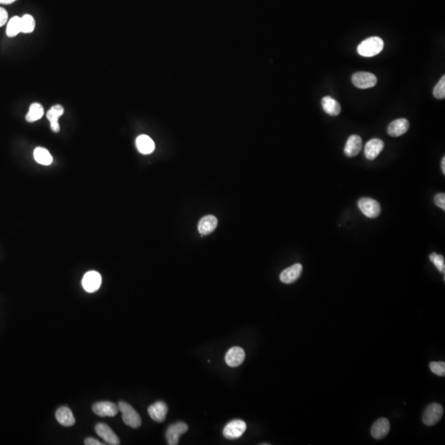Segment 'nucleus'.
<instances>
[{
    "label": "nucleus",
    "mask_w": 445,
    "mask_h": 445,
    "mask_svg": "<svg viewBox=\"0 0 445 445\" xmlns=\"http://www.w3.org/2000/svg\"><path fill=\"white\" fill-rule=\"evenodd\" d=\"M21 33V18L15 16L10 19V21L8 23L7 33L8 37H16L17 35H19Z\"/></svg>",
    "instance_id": "obj_25"
},
{
    "label": "nucleus",
    "mask_w": 445,
    "mask_h": 445,
    "mask_svg": "<svg viewBox=\"0 0 445 445\" xmlns=\"http://www.w3.org/2000/svg\"><path fill=\"white\" fill-rule=\"evenodd\" d=\"M390 430L389 420L386 418H380L373 424L371 434L374 438L381 439L388 435Z\"/></svg>",
    "instance_id": "obj_17"
},
{
    "label": "nucleus",
    "mask_w": 445,
    "mask_h": 445,
    "mask_svg": "<svg viewBox=\"0 0 445 445\" xmlns=\"http://www.w3.org/2000/svg\"><path fill=\"white\" fill-rule=\"evenodd\" d=\"M95 431L107 444L119 445L120 443L117 435L107 424L98 423L95 426Z\"/></svg>",
    "instance_id": "obj_10"
},
{
    "label": "nucleus",
    "mask_w": 445,
    "mask_h": 445,
    "mask_svg": "<svg viewBox=\"0 0 445 445\" xmlns=\"http://www.w3.org/2000/svg\"><path fill=\"white\" fill-rule=\"evenodd\" d=\"M136 146L138 151L143 155H150L155 149V142L148 135L142 134L137 138Z\"/></svg>",
    "instance_id": "obj_22"
},
{
    "label": "nucleus",
    "mask_w": 445,
    "mask_h": 445,
    "mask_svg": "<svg viewBox=\"0 0 445 445\" xmlns=\"http://www.w3.org/2000/svg\"><path fill=\"white\" fill-rule=\"evenodd\" d=\"M383 39L378 37H372L363 41L358 46L357 51L363 57H373L383 51Z\"/></svg>",
    "instance_id": "obj_1"
},
{
    "label": "nucleus",
    "mask_w": 445,
    "mask_h": 445,
    "mask_svg": "<svg viewBox=\"0 0 445 445\" xmlns=\"http://www.w3.org/2000/svg\"><path fill=\"white\" fill-rule=\"evenodd\" d=\"M245 352L243 349L238 346H234L228 350L225 355V362L232 368L239 366L244 361Z\"/></svg>",
    "instance_id": "obj_12"
},
{
    "label": "nucleus",
    "mask_w": 445,
    "mask_h": 445,
    "mask_svg": "<svg viewBox=\"0 0 445 445\" xmlns=\"http://www.w3.org/2000/svg\"><path fill=\"white\" fill-rule=\"evenodd\" d=\"M429 260H430L432 262L434 263V265H435L436 268L438 269L439 272L444 274L445 264L444 257H443V256H442V255H438V254L435 253V252H433V253L429 255Z\"/></svg>",
    "instance_id": "obj_27"
},
{
    "label": "nucleus",
    "mask_w": 445,
    "mask_h": 445,
    "mask_svg": "<svg viewBox=\"0 0 445 445\" xmlns=\"http://www.w3.org/2000/svg\"><path fill=\"white\" fill-rule=\"evenodd\" d=\"M410 123L405 118H400L390 123L388 133L390 136L399 137L405 134L409 129Z\"/></svg>",
    "instance_id": "obj_16"
},
{
    "label": "nucleus",
    "mask_w": 445,
    "mask_h": 445,
    "mask_svg": "<svg viewBox=\"0 0 445 445\" xmlns=\"http://www.w3.org/2000/svg\"><path fill=\"white\" fill-rule=\"evenodd\" d=\"M56 420L63 426H73L75 424V419L71 410L66 406H61L56 412Z\"/></svg>",
    "instance_id": "obj_20"
},
{
    "label": "nucleus",
    "mask_w": 445,
    "mask_h": 445,
    "mask_svg": "<svg viewBox=\"0 0 445 445\" xmlns=\"http://www.w3.org/2000/svg\"><path fill=\"white\" fill-rule=\"evenodd\" d=\"M434 97L437 99H443L445 97V77L443 75L436 84L433 91Z\"/></svg>",
    "instance_id": "obj_28"
},
{
    "label": "nucleus",
    "mask_w": 445,
    "mask_h": 445,
    "mask_svg": "<svg viewBox=\"0 0 445 445\" xmlns=\"http://www.w3.org/2000/svg\"><path fill=\"white\" fill-rule=\"evenodd\" d=\"M358 207L360 211L369 219H375L381 214L380 204L374 199L363 197L358 201Z\"/></svg>",
    "instance_id": "obj_3"
},
{
    "label": "nucleus",
    "mask_w": 445,
    "mask_h": 445,
    "mask_svg": "<svg viewBox=\"0 0 445 445\" xmlns=\"http://www.w3.org/2000/svg\"><path fill=\"white\" fill-rule=\"evenodd\" d=\"M36 26V22L33 16L29 14H26L21 18V33H33Z\"/></svg>",
    "instance_id": "obj_26"
},
{
    "label": "nucleus",
    "mask_w": 445,
    "mask_h": 445,
    "mask_svg": "<svg viewBox=\"0 0 445 445\" xmlns=\"http://www.w3.org/2000/svg\"><path fill=\"white\" fill-rule=\"evenodd\" d=\"M441 169H442L443 174H445V157H443L441 161Z\"/></svg>",
    "instance_id": "obj_34"
},
{
    "label": "nucleus",
    "mask_w": 445,
    "mask_h": 445,
    "mask_svg": "<svg viewBox=\"0 0 445 445\" xmlns=\"http://www.w3.org/2000/svg\"><path fill=\"white\" fill-rule=\"evenodd\" d=\"M188 430V425L184 422L171 424L166 431V438L169 445H177L179 438Z\"/></svg>",
    "instance_id": "obj_7"
},
{
    "label": "nucleus",
    "mask_w": 445,
    "mask_h": 445,
    "mask_svg": "<svg viewBox=\"0 0 445 445\" xmlns=\"http://www.w3.org/2000/svg\"><path fill=\"white\" fill-rule=\"evenodd\" d=\"M362 138L356 134H352L346 141L344 153L349 158L355 157L362 150Z\"/></svg>",
    "instance_id": "obj_13"
},
{
    "label": "nucleus",
    "mask_w": 445,
    "mask_h": 445,
    "mask_svg": "<svg viewBox=\"0 0 445 445\" xmlns=\"http://www.w3.org/2000/svg\"><path fill=\"white\" fill-rule=\"evenodd\" d=\"M34 159L38 164L45 165V166L51 165L53 162V158L48 150L42 148V147H37L34 150Z\"/></svg>",
    "instance_id": "obj_23"
},
{
    "label": "nucleus",
    "mask_w": 445,
    "mask_h": 445,
    "mask_svg": "<svg viewBox=\"0 0 445 445\" xmlns=\"http://www.w3.org/2000/svg\"><path fill=\"white\" fill-rule=\"evenodd\" d=\"M84 443L86 445H102L103 443H101L99 441L97 440V439H95L93 438H86L85 441H84Z\"/></svg>",
    "instance_id": "obj_32"
},
{
    "label": "nucleus",
    "mask_w": 445,
    "mask_h": 445,
    "mask_svg": "<svg viewBox=\"0 0 445 445\" xmlns=\"http://www.w3.org/2000/svg\"><path fill=\"white\" fill-rule=\"evenodd\" d=\"M352 83L360 89L373 88L378 83L377 77L369 72H358L352 76Z\"/></svg>",
    "instance_id": "obj_5"
},
{
    "label": "nucleus",
    "mask_w": 445,
    "mask_h": 445,
    "mask_svg": "<svg viewBox=\"0 0 445 445\" xmlns=\"http://www.w3.org/2000/svg\"><path fill=\"white\" fill-rule=\"evenodd\" d=\"M302 271L303 265L297 263L283 270L279 275V279L284 284H292L300 278Z\"/></svg>",
    "instance_id": "obj_14"
},
{
    "label": "nucleus",
    "mask_w": 445,
    "mask_h": 445,
    "mask_svg": "<svg viewBox=\"0 0 445 445\" xmlns=\"http://www.w3.org/2000/svg\"><path fill=\"white\" fill-rule=\"evenodd\" d=\"M15 1L16 0H0V4L1 5H10V4H13Z\"/></svg>",
    "instance_id": "obj_33"
},
{
    "label": "nucleus",
    "mask_w": 445,
    "mask_h": 445,
    "mask_svg": "<svg viewBox=\"0 0 445 445\" xmlns=\"http://www.w3.org/2000/svg\"><path fill=\"white\" fill-rule=\"evenodd\" d=\"M44 115V108L40 103L35 102L29 107L28 113L26 115V120L28 122H34L40 120Z\"/></svg>",
    "instance_id": "obj_24"
},
{
    "label": "nucleus",
    "mask_w": 445,
    "mask_h": 445,
    "mask_svg": "<svg viewBox=\"0 0 445 445\" xmlns=\"http://www.w3.org/2000/svg\"><path fill=\"white\" fill-rule=\"evenodd\" d=\"M434 204L438 207L440 208L443 210H445V194L444 193H439L436 195L434 198Z\"/></svg>",
    "instance_id": "obj_30"
},
{
    "label": "nucleus",
    "mask_w": 445,
    "mask_h": 445,
    "mask_svg": "<svg viewBox=\"0 0 445 445\" xmlns=\"http://www.w3.org/2000/svg\"><path fill=\"white\" fill-rule=\"evenodd\" d=\"M8 13L5 9L0 8V28L5 25V23L8 21Z\"/></svg>",
    "instance_id": "obj_31"
},
{
    "label": "nucleus",
    "mask_w": 445,
    "mask_h": 445,
    "mask_svg": "<svg viewBox=\"0 0 445 445\" xmlns=\"http://www.w3.org/2000/svg\"><path fill=\"white\" fill-rule=\"evenodd\" d=\"M443 415V406L440 404L432 403L427 406L423 414L422 420L427 426H432L441 420Z\"/></svg>",
    "instance_id": "obj_4"
},
{
    "label": "nucleus",
    "mask_w": 445,
    "mask_h": 445,
    "mask_svg": "<svg viewBox=\"0 0 445 445\" xmlns=\"http://www.w3.org/2000/svg\"><path fill=\"white\" fill-rule=\"evenodd\" d=\"M218 226L217 218L214 215H206L199 221L198 230L201 235L210 234Z\"/></svg>",
    "instance_id": "obj_18"
},
{
    "label": "nucleus",
    "mask_w": 445,
    "mask_h": 445,
    "mask_svg": "<svg viewBox=\"0 0 445 445\" xmlns=\"http://www.w3.org/2000/svg\"><path fill=\"white\" fill-rule=\"evenodd\" d=\"M384 148V143L379 138H372L367 142L365 147V155L367 160H374L378 157Z\"/></svg>",
    "instance_id": "obj_15"
},
{
    "label": "nucleus",
    "mask_w": 445,
    "mask_h": 445,
    "mask_svg": "<svg viewBox=\"0 0 445 445\" xmlns=\"http://www.w3.org/2000/svg\"><path fill=\"white\" fill-rule=\"evenodd\" d=\"M429 369L438 376L443 377L445 375V363L443 361L430 363Z\"/></svg>",
    "instance_id": "obj_29"
},
{
    "label": "nucleus",
    "mask_w": 445,
    "mask_h": 445,
    "mask_svg": "<svg viewBox=\"0 0 445 445\" xmlns=\"http://www.w3.org/2000/svg\"><path fill=\"white\" fill-rule=\"evenodd\" d=\"M102 284V276L99 273L91 270L86 273L82 280V284L84 289L88 293H93L98 290Z\"/></svg>",
    "instance_id": "obj_8"
},
{
    "label": "nucleus",
    "mask_w": 445,
    "mask_h": 445,
    "mask_svg": "<svg viewBox=\"0 0 445 445\" xmlns=\"http://www.w3.org/2000/svg\"><path fill=\"white\" fill-rule=\"evenodd\" d=\"M118 408L122 414V420L126 425L131 427L133 429H137L140 427L141 418L135 410L129 404L125 401H120L118 404Z\"/></svg>",
    "instance_id": "obj_2"
},
{
    "label": "nucleus",
    "mask_w": 445,
    "mask_h": 445,
    "mask_svg": "<svg viewBox=\"0 0 445 445\" xmlns=\"http://www.w3.org/2000/svg\"><path fill=\"white\" fill-rule=\"evenodd\" d=\"M92 411L97 415L101 417L110 416L113 417L117 415L119 408L115 403L111 401H99L92 406Z\"/></svg>",
    "instance_id": "obj_9"
},
{
    "label": "nucleus",
    "mask_w": 445,
    "mask_h": 445,
    "mask_svg": "<svg viewBox=\"0 0 445 445\" xmlns=\"http://www.w3.org/2000/svg\"><path fill=\"white\" fill-rule=\"evenodd\" d=\"M246 429H247V424L243 420H232L224 427L223 434L228 439H236L243 434Z\"/></svg>",
    "instance_id": "obj_6"
},
{
    "label": "nucleus",
    "mask_w": 445,
    "mask_h": 445,
    "mask_svg": "<svg viewBox=\"0 0 445 445\" xmlns=\"http://www.w3.org/2000/svg\"><path fill=\"white\" fill-rule=\"evenodd\" d=\"M169 411V407L164 401H157L148 408L149 415L156 422H164Z\"/></svg>",
    "instance_id": "obj_11"
},
{
    "label": "nucleus",
    "mask_w": 445,
    "mask_h": 445,
    "mask_svg": "<svg viewBox=\"0 0 445 445\" xmlns=\"http://www.w3.org/2000/svg\"><path fill=\"white\" fill-rule=\"evenodd\" d=\"M64 112H65V109L61 105H55L49 110L48 112L46 114V117L51 123V128L52 131L56 132V133L60 131L59 119L61 115H63Z\"/></svg>",
    "instance_id": "obj_19"
},
{
    "label": "nucleus",
    "mask_w": 445,
    "mask_h": 445,
    "mask_svg": "<svg viewBox=\"0 0 445 445\" xmlns=\"http://www.w3.org/2000/svg\"><path fill=\"white\" fill-rule=\"evenodd\" d=\"M322 106L326 113L332 116L339 115L342 111V107L339 102L330 96L323 97L322 100Z\"/></svg>",
    "instance_id": "obj_21"
}]
</instances>
